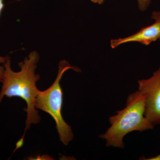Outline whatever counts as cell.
<instances>
[{"instance_id":"cell-3","label":"cell","mask_w":160,"mask_h":160,"mask_svg":"<svg viewBox=\"0 0 160 160\" xmlns=\"http://www.w3.org/2000/svg\"><path fill=\"white\" fill-rule=\"evenodd\" d=\"M70 69L81 71L78 67L71 66L68 61L65 60L60 61L57 76L54 82L46 90H40L35 102L36 109L48 113L54 119L60 141L65 146H67L72 141L73 134L71 126L65 122L62 115L63 91L60 81L64 73Z\"/></svg>"},{"instance_id":"cell-1","label":"cell","mask_w":160,"mask_h":160,"mask_svg":"<svg viewBox=\"0 0 160 160\" xmlns=\"http://www.w3.org/2000/svg\"><path fill=\"white\" fill-rule=\"evenodd\" d=\"M39 60V55L37 52H32L23 62L18 63L21 70L18 72L12 69L10 58L4 64L5 72L0 92V103L4 96L9 98L18 97L24 100L27 104V108L24 109L27 112V119L22 141L32 124H38L41 121L38 111L35 106L36 98L40 91L36 83L39 80L40 76L35 73Z\"/></svg>"},{"instance_id":"cell-5","label":"cell","mask_w":160,"mask_h":160,"mask_svg":"<svg viewBox=\"0 0 160 160\" xmlns=\"http://www.w3.org/2000/svg\"><path fill=\"white\" fill-rule=\"evenodd\" d=\"M160 22L155 21L154 23L144 28L131 36L124 38L112 39L110 46L115 49L118 46L126 43L136 42L145 46H148L153 42L159 40Z\"/></svg>"},{"instance_id":"cell-6","label":"cell","mask_w":160,"mask_h":160,"mask_svg":"<svg viewBox=\"0 0 160 160\" xmlns=\"http://www.w3.org/2000/svg\"><path fill=\"white\" fill-rule=\"evenodd\" d=\"M151 0H138V7L140 11H146L150 6Z\"/></svg>"},{"instance_id":"cell-10","label":"cell","mask_w":160,"mask_h":160,"mask_svg":"<svg viewBox=\"0 0 160 160\" xmlns=\"http://www.w3.org/2000/svg\"><path fill=\"white\" fill-rule=\"evenodd\" d=\"M92 2L94 3H97L99 5H102L105 2V0H90Z\"/></svg>"},{"instance_id":"cell-8","label":"cell","mask_w":160,"mask_h":160,"mask_svg":"<svg viewBox=\"0 0 160 160\" xmlns=\"http://www.w3.org/2000/svg\"><path fill=\"white\" fill-rule=\"evenodd\" d=\"M3 8H4V4H3V0H0V15H1V12H2ZM9 58V57H0V64L1 63L5 64Z\"/></svg>"},{"instance_id":"cell-4","label":"cell","mask_w":160,"mask_h":160,"mask_svg":"<svg viewBox=\"0 0 160 160\" xmlns=\"http://www.w3.org/2000/svg\"><path fill=\"white\" fill-rule=\"evenodd\" d=\"M138 83L139 91L146 96L145 117L153 126L160 125V66L151 77Z\"/></svg>"},{"instance_id":"cell-2","label":"cell","mask_w":160,"mask_h":160,"mask_svg":"<svg viewBox=\"0 0 160 160\" xmlns=\"http://www.w3.org/2000/svg\"><path fill=\"white\" fill-rule=\"evenodd\" d=\"M146 96L137 91L129 94L126 108L117 112V114L110 117L111 126L99 138L106 140L108 147L123 149V138L131 132H143L154 129V126L145 117Z\"/></svg>"},{"instance_id":"cell-9","label":"cell","mask_w":160,"mask_h":160,"mask_svg":"<svg viewBox=\"0 0 160 160\" xmlns=\"http://www.w3.org/2000/svg\"><path fill=\"white\" fill-rule=\"evenodd\" d=\"M5 72V67L0 66V82H2Z\"/></svg>"},{"instance_id":"cell-11","label":"cell","mask_w":160,"mask_h":160,"mask_svg":"<svg viewBox=\"0 0 160 160\" xmlns=\"http://www.w3.org/2000/svg\"><path fill=\"white\" fill-rule=\"evenodd\" d=\"M145 160H160V154L158 155L157 156L155 157L149 158V159H146Z\"/></svg>"},{"instance_id":"cell-7","label":"cell","mask_w":160,"mask_h":160,"mask_svg":"<svg viewBox=\"0 0 160 160\" xmlns=\"http://www.w3.org/2000/svg\"><path fill=\"white\" fill-rule=\"evenodd\" d=\"M152 19L160 22V11H153L151 15ZM160 41V38L159 40Z\"/></svg>"}]
</instances>
